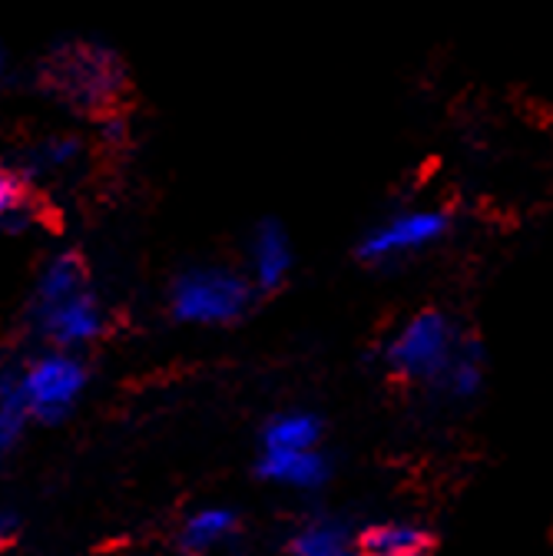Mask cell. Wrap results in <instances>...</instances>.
I'll return each instance as SVG.
<instances>
[{
	"instance_id": "obj_7",
	"label": "cell",
	"mask_w": 553,
	"mask_h": 556,
	"mask_svg": "<svg viewBox=\"0 0 553 556\" xmlns=\"http://www.w3.org/2000/svg\"><path fill=\"white\" fill-rule=\"evenodd\" d=\"M296 265V249L282 223L262 219L246 245V275L255 292H275L289 282Z\"/></svg>"
},
{
	"instance_id": "obj_14",
	"label": "cell",
	"mask_w": 553,
	"mask_h": 556,
	"mask_svg": "<svg viewBox=\"0 0 553 556\" xmlns=\"http://www.w3.org/2000/svg\"><path fill=\"white\" fill-rule=\"evenodd\" d=\"M322 421L309 410H282L265 421L262 451H312L322 447Z\"/></svg>"
},
{
	"instance_id": "obj_2",
	"label": "cell",
	"mask_w": 553,
	"mask_h": 556,
	"mask_svg": "<svg viewBox=\"0 0 553 556\" xmlns=\"http://www.w3.org/2000/svg\"><path fill=\"white\" fill-rule=\"evenodd\" d=\"M90 368L80 352L66 348H43L40 355L21 362V391L27 410L40 425H56L71 414L87 394Z\"/></svg>"
},
{
	"instance_id": "obj_13",
	"label": "cell",
	"mask_w": 553,
	"mask_h": 556,
	"mask_svg": "<svg viewBox=\"0 0 553 556\" xmlns=\"http://www.w3.org/2000/svg\"><path fill=\"white\" fill-rule=\"evenodd\" d=\"M30 421L34 417L21 391V365L0 362V460L21 447Z\"/></svg>"
},
{
	"instance_id": "obj_8",
	"label": "cell",
	"mask_w": 553,
	"mask_h": 556,
	"mask_svg": "<svg viewBox=\"0 0 553 556\" xmlns=\"http://www.w3.org/2000/svg\"><path fill=\"white\" fill-rule=\"evenodd\" d=\"M259 477L289 486V491H318L331 477V464L322 454V447L312 451H262L259 457Z\"/></svg>"
},
{
	"instance_id": "obj_3",
	"label": "cell",
	"mask_w": 553,
	"mask_h": 556,
	"mask_svg": "<svg viewBox=\"0 0 553 556\" xmlns=\"http://www.w3.org/2000/svg\"><path fill=\"white\" fill-rule=\"evenodd\" d=\"M47 84L56 97L84 110H103L126 84L116 53L97 43L60 47L47 63Z\"/></svg>"
},
{
	"instance_id": "obj_9",
	"label": "cell",
	"mask_w": 553,
	"mask_h": 556,
	"mask_svg": "<svg viewBox=\"0 0 553 556\" xmlns=\"http://www.w3.org/2000/svg\"><path fill=\"white\" fill-rule=\"evenodd\" d=\"M286 556H362L359 536L335 517H312L286 543Z\"/></svg>"
},
{
	"instance_id": "obj_17",
	"label": "cell",
	"mask_w": 553,
	"mask_h": 556,
	"mask_svg": "<svg viewBox=\"0 0 553 556\" xmlns=\"http://www.w3.org/2000/svg\"><path fill=\"white\" fill-rule=\"evenodd\" d=\"M21 533V514L14 507H0V546H8Z\"/></svg>"
},
{
	"instance_id": "obj_15",
	"label": "cell",
	"mask_w": 553,
	"mask_h": 556,
	"mask_svg": "<svg viewBox=\"0 0 553 556\" xmlns=\"http://www.w3.org/2000/svg\"><path fill=\"white\" fill-rule=\"evenodd\" d=\"M84 160V143L77 136H66V132H56V136H47L40 139L37 147H30L27 153V169L17 173L24 182L27 179H43V176H63L77 169V163Z\"/></svg>"
},
{
	"instance_id": "obj_12",
	"label": "cell",
	"mask_w": 553,
	"mask_h": 556,
	"mask_svg": "<svg viewBox=\"0 0 553 556\" xmlns=\"http://www.w3.org/2000/svg\"><path fill=\"white\" fill-rule=\"evenodd\" d=\"M87 265L77 252H56L50 255L37 278H34V292H30V308H40V305H50L56 299H66L80 289H87Z\"/></svg>"
},
{
	"instance_id": "obj_4",
	"label": "cell",
	"mask_w": 553,
	"mask_h": 556,
	"mask_svg": "<svg viewBox=\"0 0 553 556\" xmlns=\"http://www.w3.org/2000/svg\"><path fill=\"white\" fill-rule=\"evenodd\" d=\"M457 352L454 325L441 312H418L388 341V365L411 381H441Z\"/></svg>"
},
{
	"instance_id": "obj_16",
	"label": "cell",
	"mask_w": 553,
	"mask_h": 556,
	"mask_svg": "<svg viewBox=\"0 0 553 556\" xmlns=\"http://www.w3.org/2000/svg\"><path fill=\"white\" fill-rule=\"evenodd\" d=\"M441 381H444V388H448L454 397H470V394L477 391V384H480V362H477V355L457 352L454 362L448 365V371H444Z\"/></svg>"
},
{
	"instance_id": "obj_10",
	"label": "cell",
	"mask_w": 553,
	"mask_h": 556,
	"mask_svg": "<svg viewBox=\"0 0 553 556\" xmlns=\"http://www.w3.org/2000/svg\"><path fill=\"white\" fill-rule=\"evenodd\" d=\"M239 530V514L232 507H199L186 517L179 530V549L189 556H205L219 546H226Z\"/></svg>"
},
{
	"instance_id": "obj_11",
	"label": "cell",
	"mask_w": 553,
	"mask_h": 556,
	"mask_svg": "<svg viewBox=\"0 0 553 556\" xmlns=\"http://www.w3.org/2000/svg\"><path fill=\"white\" fill-rule=\"evenodd\" d=\"M362 556H431L435 536L418 523H375L359 533Z\"/></svg>"
},
{
	"instance_id": "obj_5",
	"label": "cell",
	"mask_w": 553,
	"mask_h": 556,
	"mask_svg": "<svg viewBox=\"0 0 553 556\" xmlns=\"http://www.w3.org/2000/svg\"><path fill=\"white\" fill-rule=\"evenodd\" d=\"M34 331L47 341V348H66V352H80L93 344L106 331V312L103 302L87 289L56 299L50 305L30 308Z\"/></svg>"
},
{
	"instance_id": "obj_6",
	"label": "cell",
	"mask_w": 553,
	"mask_h": 556,
	"mask_svg": "<svg viewBox=\"0 0 553 556\" xmlns=\"http://www.w3.org/2000/svg\"><path fill=\"white\" fill-rule=\"evenodd\" d=\"M448 232V216L438 208H407L378 223L359 245V255L372 265H388L404 255H414L438 242Z\"/></svg>"
},
{
	"instance_id": "obj_18",
	"label": "cell",
	"mask_w": 553,
	"mask_h": 556,
	"mask_svg": "<svg viewBox=\"0 0 553 556\" xmlns=\"http://www.w3.org/2000/svg\"><path fill=\"white\" fill-rule=\"evenodd\" d=\"M8 70H11V60H8L4 47H0V84H4V80H8Z\"/></svg>"
},
{
	"instance_id": "obj_1",
	"label": "cell",
	"mask_w": 553,
	"mask_h": 556,
	"mask_svg": "<svg viewBox=\"0 0 553 556\" xmlns=\"http://www.w3.org/2000/svg\"><path fill=\"white\" fill-rule=\"evenodd\" d=\"M249 275L232 265H192L183 268L169 286V312L192 328H226L246 318L255 302Z\"/></svg>"
}]
</instances>
